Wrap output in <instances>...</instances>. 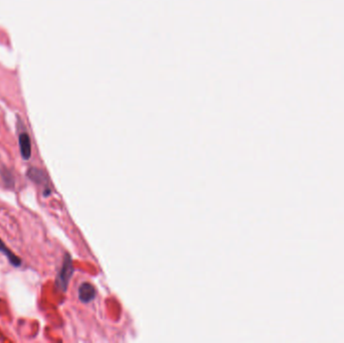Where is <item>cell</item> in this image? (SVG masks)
<instances>
[{
    "mask_svg": "<svg viewBox=\"0 0 344 343\" xmlns=\"http://www.w3.org/2000/svg\"><path fill=\"white\" fill-rule=\"evenodd\" d=\"M73 274H74L73 260L69 254H67L64 259V263L61 268V271L58 274L57 279H56V285L61 291L63 292L67 291Z\"/></svg>",
    "mask_w": 344,
    "mask_h": 343,
    "instance_id": "cell-1",
    "label": "cell"
},
{
    "mask_svg": "<svg viewBox=\"0 0 344 343\" xmlns=\"http://www.w3.org/2000/svg\"><path fill=\"white\" fill-rule=\"evenodd\" d=\"M27 177L32 180L33 182L40 184V185H45L46 186V190L44 195L47 197L52 193L51 188L49 187V182H48V177L46 175V173L42 172L41 169H38L36 167H30L27 172H26Z\"/></svg>",
    "mask_w": 344,
    "mask_h": 343,
    "instance_id": "cell-2",
    "label": "cell"
},
{
    "mask_svg": "<svg viewBox=\"0 0 344 343\" xmlns=\"http://www.w3.org/2000/svg\"><path fill=\"white\" fill-rule=\"evenodd\" d=\"M19 149L21 157L24 160H28L31 157V141L27 133L23 132L19 135Z\"/></svg>",
    "mask_w": 344,
    "mask_h": 343,
    "instance_id": "cell-3",
    "label": "cell"
},
{
    "mask_svg": "<svg viewBox=\"0 0 344 343\" xmlns=\"http://www.w3.org/2000/svg\"><path fill=\"white\" fill-rule=\"evenodd\" d=\"M95 295L96 291L92 284L86 282L79 287V298L83 303L91 302L95 298Z\"/></svg>",
    "mask_w": 344,
    "mask_h": 343,
    "instance_id": "cell-4",
    "label": "cell"
},
{
    "mask_svg": "<svg viewBox=\"0 0 344 343\" xmlns=\"http://www.w3.org/2000/svg\"><path fill=\"white\" fill-rule=\"evenodd\" d=\"M0 252L2 254H4V256L7 258L8 262L10 263V265H12L13 267H20L22 265V261L19 257H17L14 253H12L8 247H6V245L2 242V240L0 239Z\"/></svg>",
    "mask_w": 344,
    "mask_h": 343,
    "instance_id": "cell-5",
    "label": "cell"
},
{
    "mask_svg": "<svg viewBox=\"0 0 344 343\" xmlns=\"http://www.w3.org/2000/svg\"><path fill=\"white\" fill-rule=\"evenodd\" d=\"M0 177H1V181L3 182V184L5 185V187H13L14 185V178L13 175L11 174V172L7 169L1 170L0 172Z\"/></svg>",
    "mask_w": 344,
    "mask_h": 343,
    "instance_id": "cell-6",
    "label": "cell"
}]
</instances>
